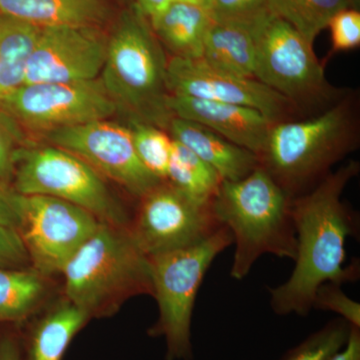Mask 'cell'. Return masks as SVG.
I'll return each mask as SVG.
<instances>
[{
    "label": "cell",
    "mask_w": 360,
    "mask_h": 360,
    "mask_svg": "<svg viewBox=\"0 0 360 360\" xmlns=\"http://www.w3.org/2000/svg\"><path fill=\"white\" fill-rule=\"evenodd\" d=\"M359 172V162L350 161L307 193L293 198L295 267L286 283L269 290L270 303L276 314L304 316L312 309L315 292L322 284L342 285L359 278V260L343 266L345 241L356 236L359 224L356 215L341 200L345 187Z\"/></svg>",
    "instance_id": "1"
},
{
    "label": "cell",
    "mask_w": 360,
    "mask_h": 360,
    "mask_svg": "<svg viewBox=\"0 0 360 360\" xmlns=\"http://www.w3.org/2000/svg\"><path fill=\"white\" fill-rule=\"evenodd\" d=\"M292 198L260 165L245 179L222 180L212 207L236 243L231 276L241 281L266 253L295 259Z\"/></svg>",
    "instance_id": "2"
},
{
    "label": "cell",
    "mask_w": 360,
    "mask_h": 360,
    "mask_svg": "<svg viewBox=\"0 0 360 360\" xmlns=\"http://www.w3.org/2000/svg\"><path fill=\"white\" fill-rule=\"evenodd\" d=\"M168 59L148 18L134 7L120 16L108 40L99 79L127 120L167 129Z\"/></svg>",
    "instance_id": "3"
},
{
    "label": "cell",
    "mask_w": 360,
    "mask_h": 360,
    "mask_svg": "<svg viewBox=\"0 0 360 360\" xmlns=\"http://www.w3.org/2000/svg\"><path fill=\"white\" fill-rule=\"evenodd\" d=\"M60 276L65 300L89 319L115 314L134 296L153 295L149 258L129 227L101 222Z\"/></svg>",
    "instance_id": "4"
},
{
    "label": "cell",
    "mask_w": 360,
    "mask_h": 360,
    "mask_svg": "<svg viewBox=\"0 0 360 360\" xmlns=\"http://www.w3.org/2000/svg\"><path fill=\"white\" fill-rule=\"evenodd\" d=\"M232 243L231 232L224 225L200 243L148 257L160 310L148 335L165 338L167 360L193 359L191 317L196 295L213 260Z\"/></svg>",
    "instance_id": "5"
},
{
    "label": "cell",
    "mask_w": 360,
    "mask_h": 360,
    "mask_svg": "<svg viewBox=\"0 0 360 360\" xmlns=\"http://www.w3.org/2000/svg\"><path fill=\"white\" fill-rule=\"evenodd\" d=\"M349 130L347 103L309 120L277 122L270 130L260 165L290 198L300 196L302 189L323 179L347 150Z\"/></svg>",
    "instance_id": "6"
},
{
    "label": "cell",
    "mask_w": 360,
    "mask_h": 360,
    "mask_svg": "<svg viewBox=\"0 0 360 360\" xmlns=\"http://www.w3.org/2000/svg\"><path fill=\"white\" fill-rule=\"evenodd\" d=\"M11 186L20 195L51 196L79 206L103 224L129 227L131 219L101 174L49 142L32 141L20 149Z\"/></svg>",
    "instance_id": "7"
},
{
    "label": "cell",
    "mask_w": 360,
    "mask_h": 360,
    "mask_svg": "<svg viewBox=\"0 0 360 360\" xmlns=\"http://www.w3.org/2000/svg\"><path fill=\"white\" fill-rule=\"evenodd\" d=\"M0 106L20 122L33 141L53 130L110 120L117 113L99 78L22 84L0 101Z\"/></svg>",
    "instance_id": "8"
},
{
    "label": "cell",
    "mask_w": 360,
    "mask_h": 360,
    "mask_svg": "<svg viewBox=\"0 0 360 360\" xmlns=\"http://www.w3.org/2000/svg\"><path fill=\"white\" fill-rule=\"evenodd\" d=\"M84 208L44 195H20L18 231L30 267L51 278L65 265L99 226Z\"/></svg>",
    "instance_id": "9"
},
{
    "label": "cell",
    "mask_w": 360,
    "mask_h": 360,
    "mask_svg": "<svg viewBox=\"0 0 360 360\" xmlns=\"http://www.w3.org/2000/svg\"><path fill=\"white\" fill-rule=\"evenodd\" d=\"M129 231L146 257L200 243L224 224L212 202H200L165 180L139 198Z\"/></svg>",
    "instance_id": "10"
},
{
    "label": "cell",
    "mask_w": 360,
    "mask_h": 360,
    "mask_svg": "<svg viewBox=\"0 0 360 360\" xmlns=\"http://www.w3.org/2000/svg\"><path fill=\"white\" fill-rule=\"evenodd\" d=\"M255 78L291 103L322 98L330 91L314 45L269 11L257 23Z\"/></svg>",
    "instance_id": "11"
},
{
    "label": "cell",
    "mask_w": 360,
    "mask_h": 360,
    "mask_svg": "<svg viewBox=\"0 0 360 360\" xmlns=\"http://www.w3.org/2000/svg\"><path fill=\"white\" fill-rule=\"evenodd\" d=\"M110 120L53 130L39 141L70 151L104 179L115 182L139 200L165 180L158 179L143 167L135 151L129 127Z\"/></svg>",
    "instance_id": "12"
},
{
    "label": "cell",
    "mask_w": 360,
    "mask_h": 360,
    "mask_svg": "<svg viewBox=\"0 0 360 360\" xmlns=\"http://www.w3.org/2000/svg\"><path fill=\"white\" fill-rule=\"evenodd\" d=\"M108 40L97 27L40 28L23 84L97 79L105 60Z\"/></svg>",
    "instance_id": "13"
},
{
    "label": "cell",
    "mask_w": 360,
    "mask_h": 360,
    "mask_svg": "<svg viewBox=\"0 0 360 360\" xmlns=\"http://www.w3.org/2000/svg\"><path fill=\"white\" fill-rule=\"evenodd\" d=\"M167 84L170 96L248 106L274 122H279L291 104L255 78L217 70L201 58L168 59Z\"/></svg>",
    "instance_id": "14"
},
{
    "label": "cell",
    "mask_w": 360,
    "mask_h": 360,
    "mask_svg": "<svg viewBox=\"0 0 360 360\" xmlns=\"http://www.w3.org/2000/svg\"><path fill=\"white\" fill-rule=\"evenodd\" d=\"M167 106L174 117L198 123L258 158L276 123L260 111L239 104L169 96Z\"/></svg>",
    "instance_id": "15"
},
{
    "label": "cell",
    "mask_w": 360,
    "mask_h": 360,
    "mask_svg": "<svg viewBox=\"0 0 360 360\" xmlns=\"http://www.w3.org/2000/svg\"><path fill=\"white\" fill-rule=\"evenodd\" d=\"M174 141L184 144L217 170L222 180L245 179L260 167L259 158L198 123L174 117L168 125Z\"/></svg>",
    "instance_id": "16"
},
{
    "label": "cell",
    "mask_w": 360,
    "mask_h": 360,
    "mask_svg": "<svg viewBox=\"0 0 360 360\" xmlns=\"http://www.w3.org/2000/svg\"><path fill=\"white\" fill-rule=\"evenodd\" d=\"M262 15L250 20H212L201 59L225 72L255 78L257 23Z\"/></svg>",
    "instance_id": "17"
},
{
    "label": "cell",
    "mask_w": 360,
    "mask_h": 360,
    "mask_svg": "<svg viewBox=\"0 0 360 360\" xmlns=\"http://www.w3.org/2000/svg\"><path fill=\"white\" fill-rule=\"evenodd\" d=\"M0 13L39 28H101L110 8L104 0H0Z\"/></svg>",
    "instance_id": "18"
},
{
    "label": "cell",
    "mask_w": 360,
    "mask_h": 360,
    "mask_svg": "<svg viewBox=\"0 0 360 360\" xmlns=\"http://www.w3.org/2000/svg\"><path fill=\"white\" fill-rule=\"evenodd\" d=\"M89 321L86 314L63 298L20 335L21 360H63L71 341Z\"/></svg>",
    "instance_id": "19"
},
{
    "label": "cell",
    "mask_w": 360,
    "mask_h": 360,
    "mask_svg": "<svg viewBox=\"0 0 360 360\" xmlns=\"http://www.w3.org/2000/svg\"><path fill=\"white\" fill-rule=\"evenodd\" d=\"M212 18L205 6L175 0L149 18L151 28L172 58H201L206 32Z\"/></svg>",
    "instance_id": "20"
},
{
    "label": "cell",
    "mask_w": 360,
    "mask_h": 360,
    "mask_svg": "<svg viewBox=\"0 0 360 360\" xmlns=\"http://www.w3.org/2000/svg\"><path fill=\"white\" fill-rule=\"evenodd\" d=\"M49 290V278L32 267L0 266V324H18L40 309Z\"/></svg>",
    "instance_id": "21"
},
{
    "label": "cell",
    "mask_w": 360,
    "mask_h": 360,
    "mask_svg": "<svg viewBox=\"0 0 360 360\" xmlns=\"http://www.w3.org/2000/svg\"><path fill=\"white\" fill-rule=\"evenodd\" d=\"M40 28L0 13V101L25 84Z\"/></svg>",
    "instance_id": "22"
},
{
    "label": "cell",
    "mask_w": 360,
    "mask_h": 360,
    "mask_svg": "<svg viewBox=\"0 0 360 360\" xmlns=\"http://www.w3.org/2000/svg\"><path fill=\"white\" fill-rule=\"evenodd\" d=\"M167 181L200 202H212L222 179L210 165L191 149L174 141Z\"/></svg>",
    "instance_id": "23"
},
{
    "label": "cell",
    "mask_w": 360,
    "mask_h": 360,
    "mask_svg": "<svg viewBox=\"0 0 360 360\" xmlns=\"http://www.w3.org/2000/svg\"><path fill=\"white\" fill-rule=\"evenodd\" d=\"M267 11L292 26L310 44L329 21L350 6L348 0H266Z\"/></svg>",
    "instance_id": "24"
},
{
    "label": "cell",
    "mask_w": 360,
    "mask_h": 360,
    "mask_svg": "<svg viewBox=\"0 0 360 360\" xmlns=\"http://www.w3.org/2000/svg\"><path fill=\"white\" fill-rule=\"evenodd\" d=\"M135 151L143 167L158 179L167 180L174 139L165 129L150 123L127 120Z\"/></svg>",
    "instance_id": "25"
},
{
    "label": "cell",
    "mask_w": 360,
    "mask_h": 360,
    "mask_svg": "<svg viewBox=\"0 0 360 360\" xmlns=\"http://www.w3.org/2000/svg\"><path fill=\"white\" fill-rule=\"evenodd\" d=\"M352 326L342 319L329 321L323 328L290 348L279 360H330L345 347Z\"/></svg>",
    "instance_id": "26"
},
{
    "label": "cell",
    "mask_w": 360,
    "mask_h": 360,
    "mask_svg": "<svg viewBox=\"0 0 360 360\" xmlns=\"http://www.w3.org/2000/svg\"><path fill=\"white\" fill-rule=\"evenodd\" d=\"M32 141L20 122L0 106V179L11 186L16 155Z\"/></svg>",
    "instance_id": "27"
},
{
    "label": "cell",
    "mask_w": 360,
    "mask_h": 360,
    "mask_svg": "<svg viewBox=\"0 0 360 360\" xmlns=\"http://www.w3.org/2000/svg\"><path fill=\"white\" fill-rule=\"evenodd\" d=\"M312 309L335 312L350 326L360 328V304L345 295L340 284L326 283L319 286L314 295Z\"/></svg>",
    "instance_id": "28"
},
{
    "label": "cell",
    "mask_w": 360,
    "mask_h": 360,
    "mask_svg": "<svg viewBox=\"0 0 360 360\" xmlns=\"http://www.w3.org/2000/svg\"><path fill=\"white\" fill-rule=\"evenodd\" d=\"M333 47L335 51H347L360 44V13L356 8L347 7L335 14L329 21Z\"/></svg>",
    "instance_id": "29"
},
{
    "label": "cell",
    "mask_w": 360,
    "mask_h": 360,
    "mask_svg": "<svg viewBox=\"0 0 360 360\" xmlns=\"http://www.w3.org/2000/svg\"><path fill=\"white\" fill-rule=\"evenodd\" d=\"M212 20H255L266 13V0H208Z\"/></svg>",
    "instance_id": "30"
},
{
    "label": "cell",
    "mask_w": 360,
    "mask_h": 360,
    "mask_svg": "<svg viewBox=\"0 0 360 360\" xmlns=\"http://www.w3.org/2000/svg\"><path fill=\"white\" fill-rule=\"evenodd\" d=\"M0 266L8 269L30 267V259L20 234L0 224Z\"/></svg>",
    "instance_id": "31"
},
{
    "label": "cell",
    "mask_w": 360,
    "mask_h": 360,
    "mask_svg": "<svg viewBox=\"0 0 360 360\" xmlns=\"http://www.w3.org/2000/svg\"><path fill=\"white\" fill-rule=\"evenodd\" d=\"M20 222V194L11 184L0 179V224L18 229Z\"/></svg>",
    "instance_id": "32"
},
{
    "label": "cell",
    "mask_w": 360,
    "mask_h": 360,
    "mask_svg": "<svg viewBox=\"0 0 360 360\" xmlns=\"http://www.w3.org/2000/svg\"><path fill=\"white\" fill-rule=\"evenodd\" d=\"M0 360H21L20 335L16 331L0 333Z\"/></svg>",
    "instance_id": "33"
},
{
    "label": "cell",
    "mask_w": 360,
    "mask_h": 360,
    "mask_svg": "<svg viewBox=\"0 0 360 360\" xmlns=\"http://www.w3.org/2000/svg\"><path fill=\"white\" fill-rule=\"evenodd\" d=\"M330 360H360V328L352 326L345 347L336 352Z\"/></svg>",
    "instance_id": "34"
},
{
    "label": "cell",
    "mask_w": 360,
    "mask_h": 360,
    "mask_svg": "<svg viewBox=\"0 0 360 360\" xmlns=\"http://www.w3.org/2000/svg\"><path fill=\"white\" fill-rule=\"evenodd\" d=\"M174 1L175 0H136L135 7L149 20L165 11Z\"/></svg>",
    "instance_id": "35"
},
{
    "label": "cell",
    "mask_w": 360,
    "mask_h": 360,
    "mask_svg": "<svg viewBox=\"0 0 360 360\" xmlns=\"http://www.w3.org/2000/svg\"><path fill=\"white\" fill-rule=\"evenodd\" d=\"M181 1L191 2V4H200V6H206L208 0H181Z\"/></svg>",
    "instance_id": "36"
},
{
    "label": "cell",
    "mask_w": 360,
    "mask_h": 360,
    "mask_svg": "<svg viewBox=\"0 0 360 360\" xmlns=\"http://www.w3.org/2000/svg\"><path fill=\"white\" fill-rule=\"evenodd\" d=\"M352 8H356L359 6V0H348Z\"/></svg>",
    "instance_id": "37"
}]
</instances>
